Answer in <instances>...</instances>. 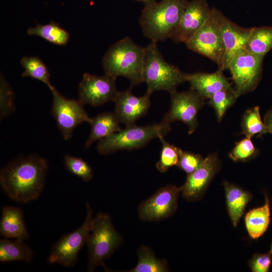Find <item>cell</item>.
I'll use <instances>...</instances> for the list:
<instances>
[{
  "instance_id": "f546056e",
  "label": "cell",
  "mask_w": 272,
  "mask_h": 272,
  "mask_svg": "<svg viewBox=\"0 0 272 272\" xmlns=\"http://www.w3.org/2000/svg\"><path fill=\"white\" fill-rule=\"evenodd\" d=\"M159 139L162 143V149L160 159L157 162L156 167L159 172L164 173L170 167L177 165L179 148L170 144L164 137H161Z\"/></svg>"
},
{
  "instance_id": "8fae6325",
  "label": "cell",
  "mask_w": 272,
  "mask_h": 272,
  "mask_svg": "<svg viewBox=\"0 0 272 272\" xmlns=\"http://www.w3.org/2000/svg\"><path fill=\"white\" fill-rule=\"evenodd\" d=\"M171 105L162 121L168 124L176 120L182 121L188 127V134L196 128L197 114L205 104V99L190 88L188 91L171 93Z\"/></svg>"
},
{
  "instance_id": "836d02e7",
  "label": "cell",
  "mask_w": 272,
  "mask_h": 272,
  "mask_svg": "<svg viewBox=\"0 0 272 272\" xmlns=\"http://www.w3.org/2000/svg\"><path fill=\"white\" fill-rule=\"evenodd\" d=\"M202 157L198 154L179 150L177 166L187 175L194 171L202 163Z\"/></svg>"
},
{
  "instance_id": "484cf974",
  "label": "cell",
  "mask_w": 272,
  "mask_h": 272,
  "mask_svg": "<svg viewBox=\"0 0 272 272\" xmlns=\"http://www.w3.org/2000/svg\"><path fill=\"white\" fill-rule=\"evenodd\" d=\"M244 49L265 56L272 49V26L252 28Z\"/></svg>"
},
{
  "instance_id": "f1b7e54d",
  "label": "cell",
  "mask_w": 272,
  "mask_h": 272,
  "mask_svg": "<svg viewBox=\"0 0 272 272\" xmlns=\"http://www.w3.org/2000/svg\"><path fill=\"white\" fill-rule=\"evenodd\" d=\"M238 97L231 86L216 92L209 99L208 104L215 110L218 121L222 120L227 110L234 104Z\"/></svg>"
},
{
  "instance_id": "1f68e13d",
  "label": "cell",
  "mask_w": 272,
  "mask_h": 272,
  "mask_svg": "<svg viewBox=\"0 0 272 272\" xmlns=\"http://www.w3.org/2000/svg\"><path fill=\"white\" fill-rule=\"evenodd\" d=\"M14 93L10 84L1 74L0 78V119L2 120L15 111Z\"/></svg>"
},
{
  "instance_id": "ba28073f",
  "label": "cell",
  "mask_w": 272,
  "mask_h": 272,
  "mask_svg": "<svg viewBox=\"0 0 272 272\" xmlns=\"http://www.w3.org/2000/svg\"><path fill=\"white\" fill-rule=\"evenodd\" d=\"M86 216L84 223L75 231L63 235L51 247L47 258L50 264H58L65 267L74 266L78 254L87 240L90 232L93 210L86 202Z\"/></svg>"
},
{
  "instance_id": "3957f363",
  "label": "cell",
  "mask_w": 272,
  "mask_h": 272,
  "mask_svg": "<svg viewBox=\"0 0 272 272\" xmlns=\"http://www.w3.org/2000/svg\"><path fill=\"white\" fill-rule=\"evenodd\" d=\"M188 0H162L145 5L139 22L143 35L158 42L171 38Z\"/></svg>"
},
{
  "instance_id": "2e32d148",
  "label": "cell",
  "mask_w": 272,
  "mask_h": 272,
  "mask_svg": "<svg viewBox=\"0 0 272 272\" xmlns=\"http://www.w3.org/2000/svg\"><path fill=\"white\" fill-rule=\"evenodd\" d=\"M151 93L146 91L142 96H137L131 89L118 92L114 101V113L120 123L126 126L135 124L148 112L151 106Z\"/></svg>"
},
{
  "instance_id": "ac0fdd59",
  "label": "cell",
  "mask_w": 272,
  "mask_h": 272,
  "mask_svg": "<svg viewBox=\"0 0 272 272\" xmlns=\"http://www.w3.org/2000/svg\"><path fill=\"white\" fill-rule=\"evenodd\" d=\"M223 71L218 69L212 73L198 72L187 74V82L189 83L190 89L203 99H209L216 92L232 86Z\"/></svg>"
},
{
  "instance_id": "7402d4cb",
  "label": "cell",
  "mask_w": 272,
  "mask_h": 272,
  "mask_svg": "<svg viewBox=\"0 0 272 272\" xmlns=\"http://www.w3.org/2000/svg\"><path fill=\"white\" fill-rule=\"evenodd\" d=\"M264 204L246 213L244 220L246 230L252 239L260 237L267 230L270 221L269 200L265 193Z\"/></svg>"
},
{
  "instance_id": "603a6c76",
  "label": "cell",
  "mask_w": 272,
  "mask_h": 272,
  "mask_svg": "<svg viewBox=\"0 0 272 272\" xmlns=\"http://www.w3.org/2000/svg\"><path fill=\"white\" fill-rule=\"evenodd\" d=\"M34 252L23 241L11 240L3 238L0 240V262L15 261L30 262L33 259Z\"/></svg>"
},
{
  "instance_id": "7a4b0ae2",
  "label": "cell",
  "mask_w": 272,
  "mask_h": 272,
  "mask_svg": "<svg viewBox=\"0 0 272 272\" xmlns=\"http://www.w3.org/2000/svg\"><path fill=\"white\" fill-rule=\"evenodd\" d=\"M145 47L126 37L110 47L104 55L102 64L105 74L115 78L123 77L128 79L130 88L143 81V70Z\"/></svg>"
},
{
  "instance_id": "9c48e42d",
  "label": "cell",
  "mask_w": 272,
  "mask_h": 272,
  "mask_svg": "<svg viewBox=\"0 0 272 272\" xmlns=\"http://www.w3.org/2000/svg\"><path fill=\"white\" fill-rule=\"evenodd\" d=\"M264 57L243 49L230 60L228 69L231 73L234 88L238 96L252 91L257 86Z\"/></svg>"
},
{
  "instance_id": "30bf717a",
  "label": "cell",
  "mask_w": 272,
  "mask_h": 272,
  "mask_svg": "<svg viewBox=\"0 0 272 272\" xmlns=\"http://www.w3.org/2000/svg\"><path fill=\"white\" fill-rule=\"evenodd\" d=\"M53 96L51 115L56 122L62 137L71 139L76 127L84 122H90L84 105L78 99H68L62 95L55 87L50 90Z\"/></svg>"
},
{
  "instance_id": "8d00e7d4",
  "label": "cell",
  "mask_w": 272,
  "mask_h": 272,
  "mask_svg": "<svg viewBox=\"0 0 272 272\" xmlns=\"http://www.w3.org/2000/svg\"><path fill=\"white\" fill-rule=\"evenodd\" d=\"M137 1L142 2L144 3L145 5H147V4H150V3H151L156 1L155 0H137Z\"/></svg>"
},
{
  "instance_id": "4fadbf2b",
  "label": "cell",
  "mask_w": 272,
  "mask_h": 272,
  "mask_svg": "<svg viewBox=\"0 0 272 272\" xmlns=\"http://www.w3.org/2000/svg\"><path fill=\"white\" fill-rule=\"evenodd\" d=\"M115 81L116 78L105 74L102 76L84 74L79 85V100L84 105L93 106L114 102L119 92Z\"/></svg>"
},
{
  "instance_id": "e575fe53",
  "label": "cell",
  "mask_w": 272,
  "mask_h": 272,
  "mask_svg": "<svg viewBox=\"0 0 272 272\" xmlns=\"http://www.w3.org/2000/svg\"><path fill=\"white\" fill-rule=\"evenodd\" d=\"M272 255L267 253H256L253 255L248 262V266L253 272L269 271Z\"/></svg>"
},
{
  "instance_id": "d590c367",
  "label": "cell",
  "mask_w": 272,
  "mask_h": 272,
  "mask_svg": "<svg viewBox=\"0 0 272 272\" xmlns=\"http://www.w3.org/2000/svg\"><path fill=\"white\" fill-rule=\"evenodd\" d=\"M263 122L267 127L268 132L272 134V107L265 114Z\"/></svg>"
},
{
  "instance_id": "44dd1931",
  "label": "cell",
  "mask_w": 272,
  "mask_h": 272,
  "mask_svg": "<svg viewBox=\"0 0 272 272\" xmlns=\"http://www.w3.org/2000/svg\"><path fill=\"white\" fill-rule=\"evenodd\" d=\"M120 122L114 113L105 112L91 118L90 134L85 147L89 148L97 141H100L121 129Z\"/></svg>"
},
{
  "instance_id": "d6986e66",
  "label": "cell",
  "mask_w": 272,
  "mask_h": 272,
  "mask_svg": "<svg viewBox=\"0 0 272 272\" xmlns=\"http://www.w3.org/2000/svg\"><path fill=\"white\" fill-rule=\"evenodd\" d=\"M0 235L3 238H14L23 241L29 239L24 212L21 208L12 206H5L3 208Z\"/></svg>"
},
{
  "instance_id": "5bb4252c",
  "label": "cell",
  "mask_w": 272,
  "mask_h": 272,
  "mask_svg": "<svg viewBox=\"0 0 272 272\" xmlns=\"http://www.w3.org/2000/svg\"><path fill=\"white\" fill-rule=\"evenodd\" d=\"M220 167L221 162L217 155H208L194 171L187 175L182 186L181 193L183 197L191 201L200 199Z\"/></svg>"
},
{
  "instance_id": "4316f807",
  "label": "cell",
  "mask_w": 272,
  "mask_h": 272,
  "mask_svg": "<svg viewBox=\"0 0 272 272\" xmlns=\"http://www.w3.org/2000/svg\"><path fill=\"white\" fill-rule=\"evenodd\" d=\"M20 63L24 70L22 73V77H30L40 81L46 85L50 90L54 88L50 81V74L39 57L25 56L21 58Z\"/></svg>"
},
{
  "instance_id": "d4e9b609",
  "label": "cell",
  "mask_w": 272,
  "mask_h": 272,
  "mask_svg": "<svg viewBox=\"0 0 272 272\" xmlns=\"http://www.w3.org/2000/svg\"><path fill=\"white\" fill-rule=\"evenodd\" d=\"M27 33L30 36H39L48 42L58 45H65L70 39V34L58 24L51 22L48 24H37L29 27Z\"/></svg>"
},
{
  "instance_id": "74e56055",
  "label": "cell",
  "mask_w": 272,
  "mask_h": 272,
  "mask_svg": "<svg viewBox=\"0 0 272 272\" xmlns=\"http://www.w3.org/2000/svg\"><path fill=\"white\" fill-rule=\"evenodd\" d=\"M269 253L272 255V244L271 245V247H270V251H269Z\"/></svg>"
},
{
  "instance_id": "52a82bcc",
  "label": "cell",
  "mask_w": 272,
  "mask_h": 272,
  "mask_svg": "<svg viewBox=\"0 0 272 272\" xmlns=\"http://www.w3.org/2000/svg\"><path fill=\"white\" fill-rule=\"evenodd\" d=\"M219 11L211 8L206 22L185 44L189 49L216 63L218 69L222 70L225 46L219 19Z\"/></svg>"
},
{
  "instance_id": "ffe728a7",
  "label": "cell",
  "mask_w": 272,
  "mask_h": 272,
  "mask_svg": "<svg viewBox=\"0 0 272 272\" xmlns=\"http://www.w3.org/2000/svg\"><path fill=\"white\" fill-rule=\"evenodd\" d=\"M229 216L234 227H236L252 198L251 194L227 181L223 183Z\"/></svg>"
},
{
  "instance_id": "83f0119b",
  "label": "cell",
  "mask_w": 272,
  "mask_h": 272,
  "mask_svg": "<svg viewBox=\"0 0 272 272\" xmlns=\"http://www.w3.org/2000/svg\"><path fill=\"white\" fill-rule=\"evenodd\" d=\"M242 132L246 137H261L268 132L264 122L262 121L258 106L247 110L241 121Z\"/></svg>"
},
{
  "instance_id": "cb8c5ba5",
  "label": "cell",
  "mask_w": 272,
  "mask_h": 272,
  "mask_svg": "<svg viewBox=\"0 0 272 272\" xmlns=\"http://www.w3.org/2000/svg\"><path fill=\"white\" fill-rule=\"evenodd\" d=\"M138 261L128 272H167L170 269L166 260L158 258L149 247L142 246L138 251Z\"/></svg>"
},
{
  "instance_id": "6da1fadb",
  "label": "cell",
  "mask_w": 272,
  "mask_h": 272,
  "mask_svg": "<svg viewBox=\"0 0 272 272\" xmlns=\"http://www.w3.org/2000/svg\"><path fill=\"white\" fill-rule=\"evenodd\" d=\"M47 161L33 154L19 156L0 171V186L11 199L27 203L37 199L45 185Z\"/></svg>"
},
{
  "instance_id": "5b68a950",
  "label": "cell",
  "mask_w": 272,
  "mask_h": 272,
  "mask_svg": "<svg viewBox=\"0 0 272 272\" xmlns=\"http://www.w3.org/2000/svg\"><path fill=\"white\" fill-rule=\"evenodd\" d=\"M122 242V238L115 229L110 216L107 213H98L92 219L86 242L88 253L87 270L94 271L99 266L106 268L105 260Z\"/></svg>"
},
{
  "instance_id": "9a60e30c",
  "label": "cell",
  "mask_w": 272,
  "mask_h": 272,
  "mask_svg": "<svg viewBox=\"0 0 272 272\" xmlns=\"http://www.w3.org/2000/svg\"><path fill=\"white\" fill-rule=\"evenodd\" d=\"M211 11L206 0L188 2L170 39L175 43L185 44L204 24Z\"/></svg>"
},
{
  "instance_id": "277c9868",
  "label": "cell",
  "mask_w": 272,
  "mask_h": 272,
  "mask_svg": "<svg viewBox=\"0 0 272 272\" xmlns=\"http://www.w3.org/2000/svg\"><path fill=\"white\" fill-rule=\"evenodd\" d=\"M187 75L165 60L157 42L151 41L145 47L143 81L147 85V92L152 94L166 91L170 94L187 82Z\"/></svg>"
},
{
  "instance_id": "e0dca14e",
  "label": "cell",
  "mask_w": 272,
  "mask_h": 272,
  "mask_svg": "<svg viewBox=\"0 0 272 272\" xmlns=\"http://www.w3.org/2000/svg\"><path fill=\"white\" fill-rule=\"evenodd\" d=\"M219 22L225 46L222 70L228 69L229 62L235 54L244 49L251 31V28L239 26L227 18L220 11Z\"/></svg>"
},
{
  "instance_id": "d6a6232c",
  "label": "cell",
  "mask_w": 272,
  "mask_h": 272,
  "mask_svg": "<svg viewBox=\"0 0 272 272\" xmlns=\"http://www.w3.org/2000/svg\"><path fill=\"white\" fill-rule=\"evenodd\" d=\"M257 154L251 139L245 138L237 142L229 154V157L235 162H245L254 157Z\"/></svg>"
},
{
  "instance_id": "4dcf8cb0",
  "label": "cell",
  "mask_w": 272,
  "mask_h": 272,
  "mask_svg": "<svg viewBox=\"0 0 272 272\" xmlns=\"http://www.w3.org/2000/svg\"><path fill=\"white\" fill-rule=\"evenodd\" d=\"M64 163L67 171L85 182L90 181L93 177L91 166L84 160L70 155L64 156Z\"/></svg>"
},
{
  "instance_id": "8992f818",
  "label": "cell",
  "mask_w": 272,
  "mask_h": 272,
  "mask_svg": "<svg viewBox=\"0 0 272 272\" xmlns=\"http://www.w3.org/2000/svg\"><path fill=\"white\" fill-rule=\"evenodd\" d=\"M170 124L161 121L159 124L138 126L135 124L126 126L123 129L101 140L96 149L103 155L119 150H133L146 146L155 138L164 137L171 130Z\"/></svg>"
},
{
  "instance_id": "7c38bea8",
  "label": "cell",
  "mask_w": 272,
  "mask_h": 272,
  "mask_svg": "<svg viewBox=\"0 0 272 272\" xmlns=\"http://www.w3.org/2000/svg\"><path fill=\"white\" fill-rule=\"evenodd\" d=\"M182 186L168 184L160 188L138 208L140 219L144 222H158L172 216L178 207Z\"/></svg>"
}]
</instances>
